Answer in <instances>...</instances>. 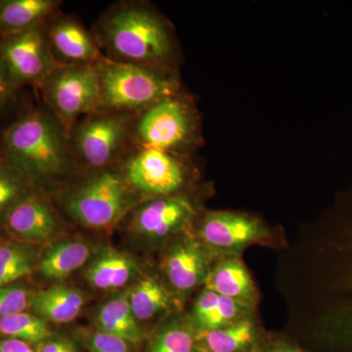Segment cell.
<instances>
[{"label": "cell", "mask_w": 352, "mask_h": 352, "mask_svg": "<svg viewBox=\"0 0 352 352\" xmlns=\"http://www.w3.org/2000/svg\"><path fill=\"white\" fill-rule=\"evenodd\" d=\"M307 326L323 352H352V189L308 242Z\"/></svg>", "instance_id": "cell-1"}, {"label": "cell", "mask_w": 352, "mask_h": 352, "mask_svg": "<svg viewBox=\"0 0 352 352\" xmlns=\"http://www.w3.org/2000/svg\"><path fill=\"white\" fill-rule=\"evenodd\" d=\"M0 157L47 196L75 175L69 132L46 107H28L0 131Z\"/></svg>", "instance_id": "cell-2"}, {"label": "cell", "mask_w": 352, "mask_h": 352, "mask_svg": "<svg viewBox=\"0 0 352 352\" xmlns=\"http://www.w3.org/2000/svg\"><path fill=\"white\" fill-rule=\"evenodd\" d=\"M92 32L104 57L111 61L173 72V30L148 4L116 3L97 21Z\"/></svg>", "instance_id": "cell-3"}, {"label": "cell", "mask_w": 352, "mask_h": 352, "mask_svg": "<svg viewBox=\"0 0 352 352\" xmlns=\"http://www.w3.org/2000/svg\"><path fill=\"white\" fill-rule=\"evenodd\" d=\"M72 219L91 229H108L131 214L141 200L118 168L88 170L82 180L58 191Z\"/></svg>", "instance_id": "cell-4"}, {"label": "cell", "mask_w": 352, "mask_h": 352, "mask_svg": "<svg viewBox=\"0 0 352 352\" xmlns=\"http://www.w3.org/2000/svg\"><path fill=\"white\" fill-rule=\"evenodd\" d=\"M103 110L138 113L180 94L173 72L120 63L104 58L96 64Z\"/></svg>", "instance_id": "cell-5"}, {"label": "cell", "mask_w": 352, "mask_h": 352, "mask_svg": "<svg viewBox=\"0 0 352 352\" xmlns=\"http://www.w3.org/2000/svg\"><path fill=\"white\" fill-rule=\"evenodd\" d=\"M136 113L102 110L85 116L69 129L76 164L87 170L117 168L132 147Z\"/></svg>", "instance_id": "cell-6"}, {"label": "cell", "mask_w": 352, "mask_h": 352, "mask_svg": "<svg viewBox=\"0 0 352 352\" xmlns=\"http://www.w3.org/2000/svg\"><path fill=\"white\" fill-rule=\"evenodd\" d=\"M199 139L194 106L182 94L166 97L136 113L132 144L186 155Z\"/></svg>", "instance_id": "cell-7"}, {"label": "cell", "mask_w": 352, "mask_h": 352, "mask_svg": "<svg viewBox=\"0 0 352 352\" xmlns=\"http://www.w3.org/2000/svg\"><path fill=\"white\" fill-rule=\"evenodd\" d=\"M117 168L142 201L189 193L193 176L186 155L134 145Z\"/></svg>", "instance_id": "cell-8"}, {"label": "cell", "mask_w": 352, "mask_h": 352, "mask_svg": "<svg viewBox=\"0 0 352 352\" xmlns=\"http://www.w3.org/2000/svg\"><path fill=\"white\" fill-rule=\"evenodd\" d=\"M38 88L44 107L69 132L80 118L103 110L96 65H59Z\"/></svg>", "instance_id": "cell-9"}, {"label": "cell", "mask_w": 352, "mask_h": 352, "mask_svg": "<svg viewBox=\"0 0 352 352\" xmlns=\"http://www.w3.org/2000/svg\"><path fill=\"white\" fill-rule=\"evenodd\" d=\"M196 237L217 256H239L254 245L279 247L278 238L263 219L251 214L231 210L201 212L192 227Z\"/></svg>", "instance_id": "cell-10"}, {"label": "cell", "mask_w": 352, "mask_h": 352, "mask_svg": "<svg viewBox=\"0 0 352 352\" xmlns=\"http://www.w3.org/2000/svg\"><path fill=\"white\" fill-rule=\"evenodd\" d=\"M201 212L190 193L149 199L131 210L129 229L146 245L163 247L177 234L191 229Z\"/></svg>", "instance_id": "cell-11"}, {"label": "cell", "mask_w": 352, "mask_h": 352, "mask_svg": "<svg viewBox=\"0 0 352 352\" xmlns=\"http://www.w3.org/2000/svg\"><path fill=\"white\" fill-rule=\"evenodd\" d=\"M214 259L191 228L177 234L162 247L161 275L184 302L192 292L205 286Z\"/></svg>", "instance_id": "cell-12"}, {"label": "cell", "mask_w": 352, "mask_h": 352, "mask_svg": "<svg viewBox=\"0 0 352 352\" xmlns=\"http://www.w3.org/2000/svg\"><path fill=\"white\" fill-rule=\"evenodd\" d=\"M0 55L6 62L11 82L17 90L39 87L59 66L51 53L43 27L0 38Z\"/></svg>", "instance_id": "cell-13"}, {"label": "cell", "mask_w": 352, "mask_h": 352, "mask_svg": "<svg viewBox=\"0 0 352 352\" xmlns=\"http://www.w3.org/2000/svg\"><path fill=\"white\" fill-rule=\"evenodd\" d=\"M44 31L59 65H96L105 58L94 32L72 16L57 13L44 25Z\"/></svg>", "instance_id": "cell-14"}, {"label": "cell", "mask_w": 352, "mask_h": 352, "mask_svg": "<svg viewBox=\"0 0 352 352\" xmlns=\"http://www.w3.org/2000/svg\"><path fill=\"white\" fill-rule=\"evenodd\" d=\"M60 226L50 197L39 191L16 206L2 224L9 239L39 247L54 239Z\"/></svg>", "instance_id": "cell-15"}, {"label": "cell", "mask_w": 352, "mask_h": 352, "mask_svg": "<svg viewBox=\"0 0 352 352\" xmlns=\"http://www.w3.org/2000/svg\"><path fill=\"white\" fill-rule=\"evenodd\" d=\"M129 305L140 322L164 318L182 310L183 300L173 293L162 275L141 274L127 289Z\"/></svg>", "instance_id": "cell-16"}, {"label": "cell", "mask_w": 352, "mask_h": 352, "mask_svg": "<svg viewBox=\"0 0 352 352\" xmlns=\"http://www.w3.org/2000/svg\"><path fill=\"white\" fill-rule=\"evenodd\" d=\"M204 287L251 309L256 310L258 307V289L242 256H222L215 258Z\"/></svg>", "instance_id": "cell-17"}, {"label": "cell", "mask_w": 352, "mask_h": 352, "mask_svg": "<svg viewBox=\"0 0 352 352\" xmlns=\"http://www.w3.org/2000/svg\"><path fill=\"white\" fill-rule=\"evenodd\" d=\"M141 275L140 266L129 254L106 247L88 261L85 280L92 288L112 291L124 288Z\"/></svg>", "instance_id": "cell-18"}, {"label": "cell", "mask_w": 352, "mask_h": 352, "mask_svg": "<svg viewBox=\"0 0 352 352\" xmlns=\"http://www.w3.org/2000/svg\"><path fill=\"white\" fill-rule=\"evenodd\" d=\"M92 256L91 245L85 241L60 238L41 250L36 272L44 281L57 283L85 266Z\"/></svg>", "instance_id": "cell-19"}, {"label": "cell", "mask_w": 352, "mask_h": 352, "mask_svg": "<svg viewBox=\"0 0 352 352\" xmlns=\"http://www.w3.org/2000/svg\"><path fill=\"white\" fill-rule=\"evenodd\" d=\"M264 340L254 311L226 327L197 336V346L206 352H258Z\"/></svg>", "instance_id": "cell-20"}, {"label": "cell", "mask_w": 352, "mask_h": 352, "mask_svg": "<svg viewBox=\"0 0 352 352\" xmlns=\"http://www.w3.org/2000/svg\"><path fill=\"white\" fill-rule=\"evenodd\" d=\"M256 310L203 287L187 317L197 336L217 330Z\"/></svg>", "instance_id": "cell-21"}, {"label": "cell", "mask_w": 352, "mask_h": 352, "mask_svg": "<svg viewBox=\"0 0 352 352\" xmlns=\"http://www.w3.org/2000/svg\"><path fill=\"white\" fill-rule=\"evenodd\" d=\"M60 6L57 0H0V38L43 27Z\"/></svg>", "instance_id": "cell-22"}, {"label": "cell", "mask_w": 352, "mask_h": 352, "mask_svg": "<svg viewBox=\"0 0 352 352\" xmlns=\"http://www.w3.org/2000/svg\"><path fill=\"white\" fill-rule=\"evenodd\" d=\"M85 303L80 289L59 284L34 292L29 311L48 324H66L80 316Z\"/></svg>", "instance_id": "cell-23"}, {"label": "cell", "mask_w": 352, "mask_h": 352, "mask_svg": "<svg viewBox=\"0 0 352 352\" xmlns=\"http://www.w3.org/2000/svg\"><path fill=\"white\" fill-rule=\"evenodd\" d=\"M95 324L97 331L120 338L129 344H138L144 336L132 312L127 291L102 303L95 315Z\"/></svg>", "instance_id": "cell-24"}, {"label": "cell", "mask_w": 352, "mask_h": 352, "mask_svg": "<svg viewBox=\"0 0 352 352\" xmlns=\"http://www.w3.org/2000/svg\"><path fill=\"white\" fill-rule=\"evenodd\" d=\"M196 333L182 310L160 322L147 352H197Z\"/></svg>", "instance_id": "cell-25"}, {"label": "cell", "mask_w": 352, "mask_h": 352, "mask_svg": "<svg viewBox=\"0 0 352 352\" xmlns=\"http://www.w3.org/2000/svg\"><path fill=\"white\" fill-rule=\"evenodd\" d=\"M41 249L39 245L8 240L0 245V286L22 281L36 272Z\"/></svg>", "instance_id": "cell-26"}, {"label": "cell", "mask_w": 352, "mask_h": 352, "mask_svg": "<svg viewBox=\"0 0 352 352\" xmlns=\"http://www.w3.org/2000/svg\"><path fill=\"white\" fill-rule=\"evenodd\" d=\"M51 336L50 324L29 310L0 318V338L19 340L31 346H39Z\"/></svg>", "instance_id": "cell-27"}, {"label": "cell", "mask_w": 352, "mask_h": 352, "mask_svg": "<svg viewBox=\"0 0 352 352\" xmlns=\"http://www.w3.org/2000/svg\"><path fill=\"white\" fill-rule=\"evenodd\" d=\"M36 191L24 175L0 157V226L16 206Z\"/></svg>", "instance_id": "cell-28"}, {"label": "cell", "mask_w": 352, "mask_h": 352, "mask_svg": "<svg viewBox=\"0 0 352 352\" xmlns=\"http://www.w3.org/2000/svg\"><path fill=\"white\" fill-rule=\"evenodd\" d=\"M34 293L23 281L0 286V318L28 311Z\"/></svg>", "instance_id": "cell-29"}, {"label": "cell", "mask_w": 352, "mask_h": 352, "mask_svg": "<svg viewBox=\"0 0 352 352\" xmlns=\"http://www.w3.org/2000/svg\"><path fill=\"white\" fill-rule=\"evenodd\" d=\"M87 344L90 352H132L126 340L97 330L88 337Z\"/></svg>", "instance_id": "cell-30"}, {"label": "cell", "mask_w": 352, "mask_h": 352, "mask_svg": "<svg viewBox=\"0 0 352 352\" xmlns=\"http://www.w3.org/2000/svg\"><path fill=\"white\" fill-rule=\"evenodd\" d=\"M19 92L13 87L6 62L0 55V118L14 108Z\"/></svg>", "instance_id": "cell-31"}, {"label": "cell", "mask_w": 352, "mask_h": 352, "mask_svg": "<svg viewBox=\"0 0 352 352\" xmlns=\"http://www.w3.org/2000/svg\"><path fill=\"white\" fill-rule=\"evenodd\" d=\"M38 352H82L76 340L67 336H51L39 344Z\"/></svg>", "instance_id": "cell-32"}, {"label": "cell", "mask_w": 352, "mask_h": 352, "mask_svg": "<svg viewBox=\"0 0 352 352\" xmlns=\"http://www.w3.org/2000/svg\"><path fill=\"white\" fill-rule=\"evenodd\" d=\"M258 352H307L284 340H264Z\"/></svg>", "instance_id": "cell-33"}, {"label": "cell", "mask_w": 352, "mask_h": 352, "mask_svg": "<svg viewBox=\"0 0 352 352\" xmlns=\"http://www.w3.org/2000/svg\"><path fill=\"white\" fill-rule=\"evenodd\" d=\"M0 352H38L36 349L22 340L0 338Z\"/></svg>", "instance_id": "cell-34"}, {"label": "cell", "mask_w": 352, "mask_h": 352, "mask_svg": "<svg viewBox=\"0 0 352 352\" xmlns=\"http://www.w3.org/2000/svg\"><path fill=\"white\" fill-rule=\"evenodd\" d=\"M8 240L10 239H9L8 235H7L6 230H4L3 227L0 226V245Z\"/></svg>", "instance_id": "cell-35"}, {"label": "cell", "mask_w": 352, "mask_h": 352, "mask_svg": "<svg viewBox=\"0 0 352 352\" xmlns=\"http://www.w3.org/2000/svg\"><path fill=\"white\" fill-rule=\"evenodd\" d=\"M197 352H206V351H201V349H198V351H197Z\"/></svg>", "instance_id": "cell-36"}]
</instances>
